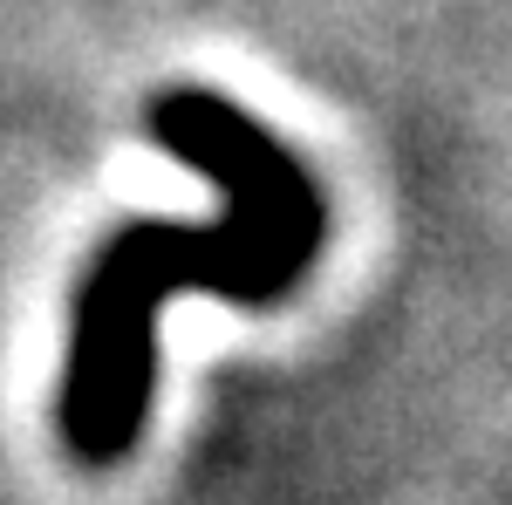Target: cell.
<instances>
[{"mask_svg":"<svg viewBox=\"0 0 512 505\" xmlns=\"http://www.w3.org/2000/svg\"><path fill=\"white\" fill-rule=\"evenodd\" d=\"M144 130L219 192V212L212 226L130 219L96 246L69 308V369L55 396L76 465H123L137 451L158 383V314L171 301L212 294L233 308H274L328 239L315 171L239 103L212 89H158Z\"/></svg>","mask_w":512,"mask_h":505,"instance_id":"cell-1","label":"cell"}]
</instances>
